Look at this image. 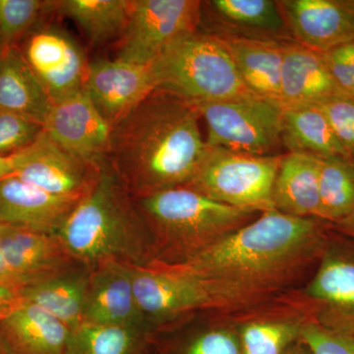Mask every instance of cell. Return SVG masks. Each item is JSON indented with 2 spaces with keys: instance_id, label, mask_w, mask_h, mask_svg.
<instances>
[{
  "instance_id": "cell-31",
  "label": "cell",
  "mask_w": 354,
  "mask_h": 354,
  "mask_svg": "<svg viewBox=\"0 0 354 354\" xmlns=\"http://www.w3.org/2000/svg\"><path fill=\"white\" fill-rule=\"evenodd\" d=\"M299 337L310 354H354V329L324 325L319 321L301 324Z\"/></svg>"
},
{
  "instance_id": "cell-5",
  "label": "cell",
  "mask_w": 354,
  "mask_h": 354,
  "mask_svg": "<svg viewBox=\"0 0 354 354\" xmlns=\"http://www.w3.org/2000/svg\"><path fill=\"white\" fill-rule=\"evenodd\" d=\"M151 64L158 90L193 104L254 95L225 44L199 30L177 39Z\"/></svg>"
},
{
  "instance_id": "cell-11",
  "label": "cell",
  "mask_w": 354,
  "mask_h": 354,
  "mask_svg": "<svg viewBox=\"0 0 354 354\" xmlns=\"http://www.w3.org/2000/svg\"><path fill=\"white\" fill-rule=\"evenodd\" d=\"M44 133L60 148L97 167L109 164L113 129L85 88L55 102Z\"/></svg>"
},
{
  "instance_id": "cell-8",
  "label": "cell",
  "mask_w": 354,
  "mask_h": 354,
  "mask_svg": "<svg viewBox=\"0 0 354 354\" xmlns=\"http://www.w3.org/2000/svg\"><path fill=\"white\" fill-rule=\"evenodd\" d=\"M207 145L254 156H274L281 145L283 106L260 97L197 102Z\"/></svg>"
},
{
  "instance_id": "cell-22",
  "label": "cell",
  "mask_w": 354,
  "mask_h": 354,
  "mask_svg": "<svg viewBox=\"0 0 354 354\" xmlns=\"http://www.w3.org/2000/svg\"><path fill=\"white\" fill-rule=\"evenodd\" d=\"M91 267L76 263L64 271L21 288L22 300L37 305L69 329L83 322Z\"/></svg>"
},
{
  "instance_id": "cell-13",
  "label": "cell",
  "mask_w": 354,
  "mask_h": 354,
  "mask_svg": "<svg viewBox=\"0 0 354 354\" xmlns=\"http://www.w3.org/2000/svg\"><path fill=\"white\" fill-rule=\"evenodd\" d=\"M199 31L216 38L293 41L274 0L202 1Z\"/></svg>"
},
{
  "instance_id": "cell-10",
  "label": "cell",
  "mask_w": 354,
  "mask_h": 354,
  "mask_svg": "<svg viewBox=\"0 0 354 354\" xmlns=\"http://www.w3.org/2000/svg\"><path fill=\"white\" fill-rule=\"evenodd\" d=\"M21 53L53 104L85 88L90 62L80 44L59 26H37Z\"/></svg>"
},
{
  "instance_id": "cell-4",
  "label": "cell",
  "mask_w": 354,
  "mask_h": 354,
  "mask_svg": "<svg viewBox=\"0 0 354 354\" xmlns=\"http://www.w3.org/2000/svg\"><path fill=\"white\" fill-rule=\"evenodd\" d=\"M152 235L155 260L176 264L189 259L259 213L234 208L187 187L134 198Z\"/></svg>"
},
{
  "instance_id": "cell-2",
  "label": "cell",
  "mask_w": 354,
  "mask_h": 354,
  "mask_svg": "<svg viewBox=\"0 0 354 354\" xmlns=\"http://www.w3.org/2000/svg\"><path fill=\"white\" fill-rule=\"evenodd\" d=\"M318 220L265 212L189 259L171 265L264 297L323 252L326 237Z\"/></svg>"
},
{
  "instance_id": "cell-18",
  "label": "cell",
  "mask_w": 354,
  "mask_h": 354,
  "mask_svg": "<svg viewBox=\"0 0 354 354\" xmlns=\"http://www.w3.org/2000/svg\"><path fill=\"white\" fill-rule=\"evenodd\" d=\"M79 202L50 194L16 176L0 181V221L11 227L57 235Z\"/></svg>"
},
{
  "instance_id": "cell-42",
  "label": "cell",
  "mask_w": 354,
  "mask_h": 354,
  "mask_svg": "<svg viewBox=\"0 0 354 354\" xmlns=\"http://www.w3.org/2000/svg\"><path fill=\"white\" fill-rule=\"evenodd\" d=\"M2 53H3V48H2L1 44H0V58H1Z\"/></svg>"
},
{
  "instance_id": "cell-23",
  "label": "cell",
  "mask_w": 354,
  "mask_h": 354,
  "mask_svg": "<svg viewBox=\"0 0 354 354\" xmlns=\"http://www.w3.org/2000/svg\"><path fill=\"white\" fill-rule=\"evenodd\" d=\"M218 39L230 51L246 88L256 97L281 106L283 43L246 39Z\"/></svg>"
},
{
  "instance_id": "cell-26",
  "label": "cell",
  "mask_w": 354,
  "mask_h": 354,
  "mask_svg": "<svg viewBox=\"0 0 354 354\" xmlns=\"http://www.w3.org/2000/svg\"><path fill=\"white\" fill-rule=\"evenodd\" d=\"M131 0H57L58 15L68 18L93 46L118 39L127 26Z\"/></svg>"
},
{
  "instance_id": "cell-9",
  "label": "cell",
  "mask_w": 354,
  "mask_h": 354,
  "mask_svg": "<svg viewBox=\"0 0 354 354\" xmlns=\"http://www.w3.org/2000/svg\"><path fill=\"white\" fill-rule=\"evenodd\" d=\"M199 0H131L118 59L151 64L177 39L198 31Z\"/></svg>"
},
{
  "instance_id": "cell-6",
  "label": "cell",
  "mask_w": 354,
  "mask_h": 354,
  "mask_svg": "<svg viewBox=\"0 0 354 354\" xmlns=\"http://www.w3.org/2000/svg\"><path fill=\"white\" fill-rule=\"evenodd\" d=\"M130 267L135 298L148 327L199 310L232 308L263 298L156 260Z\"/></svg>"
},
{
  "instance_id": "cell-7",
  "label": "cell",
  "mask_w": 354,
  "mask_h": 354,
  "mask_svg": "<svg viewBox=\"0 0 354 354\" xmlns=\"http://www.w3.org/2000/svg\"><path fill=\"white\" fill-rule=\"evenodd\" d=\"M281 158L208 146L196 174L183 187L234 208L259 214L272 211V189Z\"/></svg>"
},
{
  "instance_id": "cell-35",
  "label": "cell",
  "mask_w": 354,
  "mask_h": 354,
  "mask_svg": "<svg viewBox=\"0 0 354 354\" xmlns=\"http://www.w3.org/2000/svg\"><path fill=\"white\" fill-rule=\"evenodd\" d=\"M20 290L12 286L0 285V320L22 304Z\"/></svg>"
},
{
  "instance_id": "cell-20",
  "label": "cell",
  "mask_w": 354,
  "mask_h": 354,
  "mask_svg": "<svg viewBox=\"0 0 354 354\" xmlns=\"http://www.w3.org/2000/svg\"><path fill=\"white\" fill-rule=\"evenodd\" d=\"M70 329L37 305L22 304L0 320L7 354H65Z\"/></svg>"
},
{
  "instance_id": "cell-21",
  "label": "cell",
  "mask_w": 354,
  "mask_h": 354,
  "mask_svg": "<svg viewBox=\"0 0 354 354\" xmlns=\"http://www.w3.org/2000/svg\"><path fill=\"white\" fill-rule=\"evenodd\" d=\"M321 158L302 153L283 155L272 189L276 211L297 218H318Z\"/></svg>"
},
{
  "instance_id": "cell-25",
  "label": "cell",
  "mask_w": 354,
  "mask_h": 354,
  "mask_svg": "<svg viewBox=\"0 0 354 354\" xmlns=\"http://www.w3.org/2000/svg\"><path fill=\"white\" fill-rule=\"evenodd\" d=\"M281 145L288 153L318 158H351L317 106L283 108Z\"/></svg>"
},
{
  "instance_id": "cell-43",
  "label": "cell",
  "mask_w": 354,
  "mask_h": 354,
  "mask_svg": "<svg viewBox=\"0 0 354 354\" xmlns=\"http://www.w3.org/2000/svg\"><path fill=\"white\" fill-rule=\"evenodd\" d=\"M351 95V97H353V99H354V92H353V93H351V95Z\"/></svg>"
},
{
  "instance_id": "cell-16",
  "label": "cell",
  "mask_w": 354,
  "mask_h": 354,
  "mask_svg": "<svg viewBox=\"0 0 354 354\" xmlns=\"http://www.w3.org/2000/svg\"><path fill=\"white\" fill-rule=\"evenodd\" d=\"M306 292L321 306L319 322L354 329V242H326Z\"/></svg>"
},
{
  "instance_id": "cell-12",
  "label": "cell",
  "mask_w": 354,
  "mask_h": 354,
  "mask_svg": "<svg viewBox=\"0 0 354 354\" xmlns=\"http://www.w3.org/2000/svg\"><path fill=\"white\" fill-rule=\"evenodd\" d=\"M157 88L152 64L114 58L88 64L85 90L111 129Z\"/></svg>"
},
{
  "instance_id": "cell-29",
  "label": "cell",
  "mask_w": 354,
  "mask_h": 354,
  "mask_svg": "<svg viewBox=\"0 0 354 354\" xmlns=\"http://www.w3.org/2000/svg\"><path fill=\"white\" fill-rule=\"evenodd\" d=\"M57 12V0H0V43L3 50L29 34L50 14Z\"/></svg>"
},
{
  "instance_id": "cell-14",
  "label": "cell",
  "mask_w": 354,
  "mask_h": 354,
  "mask_svg": "<svg viewBox=\"0 0 354 354\" xmlns=\"http://www.w3.org/2000/svg\"><path fill=\"white\" fill-rule=\"evenodd\" d=\"M102 167L60 148L44 130L14 176L50 194L81 200L95 187Z\"/></svg>"
},
{
  "instance_id": "cell-32",
  "label": "cell",
  "mask_w": 354,
  "mask_h": 354,
  "mask_svg": "<svg viewBox=\"0 0 354 354\" xmlns=\"http://www.w3.org/2000/svg\"><path fill=\"white\" fill-rule=\"evenodd\" d=\"M44 133V125L0 108V156H10L31 147Z\"/></svg>"
},
{
  "instance_id": "cell-17",
  "label": "cell",
  "mask_w": 354,
  "mask_h": 354,
  "mask_svg": "<svg viewBox=\"0 0 354 354\" xmlns=\"http://www.w3.org/2000/svg\"><path fill=\"white\" fill-rule=\"evenodd\" d=\"M83 321L148 330L135 298L129 264L106 261L91 267Z\"/></svg>"
},
{
  "instance_id": "cell-36",
  "label": "cell",
  "mask_w": 354,
  "mask_h": 354,
  "mask_svg": "<svg viewBox=\"0 0 354 354\" xmlns=\"http://www.w3.org/2000/svg\"><path fill=\"white\" fill-rule=\"evenodd\" d=\"M29 148L14 155L0 156V181L15 176L20 165L24 162Z\"/></svg>"
},
{
  "instance_id": "cell-41",
  "label": "cell",
  "mask_w": 354,
  "mask_h": 354,
  "mask_svg": "<svg viewBox=\"0 0 354 354\" xmlns=\"http://www.w3.org/2000/svg\"><path fill=\"white\" fill-rule=\"evenodd\" d=\"M11 225H6V223H1L0 221V236H1L2 234H6V232H8L9 230H10Z\"/></svg>"
},
{
  "instance_id": "cell-28",
  "label": "cell",
  "mask_w": 354,
  "mask_h": 354,
  "mask_svg": "<svg viewBox=\"0 0 354 354\" xmlns=\"http://www.w3.org/2000/svg\"><path fill=\"white\" fill-rule=\"evenodd\" d=\"M319 220L337 223L354 212V160L321 158Z\"/></svg>"
},
{
  "instance_id": "cell-34",
  "label": "cell",
  "mask_w": 354,
  "mask_h": 354,
  "mask_svg": "<svg viewBox=\"0 0 354 354\" xmlns=\"http://www.w3.org/2000/svg\"><path fill=\"white\" fill-rule=\"evenodd\" d=\"M184 354H241V342L227 330H211L192 339Z\"/></svg>"
},
{
  "instance_id": "cell-39",
  "label": "cell",
  "mask_w": 354,
  "mask_h": 354,
  "mask_svg": "<svg viewBox=\"0 0 354 354\" xmlns=\"http://www.w3.org/2000/svg\"><path fill=\"white\" fill-rule=\"evenodd\" d=\"M0 285L15 286L13 285L10 274H9L8 269H7L6 262H4V258L3 255H2L1 249H0Z\"/></svg>"
},
{
  "instance_id": "cell-24",
  "label": "cell",
  "mask_w": 354,
  "mask_h": 354,
  "mask_svg": "<svg viewBox=\"0 0 354 354\" xmlns=\"http://www.w3.org/2000/svg\"><path fill=\"white\" fill-rule=\"evenodd\" d=\"M53 102L16 46L0 58V108L44 125Z\"/></svg>"
},
{
  "instance_id": "cell-44",
  "label": "cell",
  "mask_w": 354,
  "mask_h": 354,
  "mask_svg": "<svg viewBox=\"0 0 354 354\" xmlns=\"http://www.w3.org/2000/svg\"><path fill=\"white\" fill-rule=\"evenodd\" d=\"M0 354H1V353H0Z\"/></svg>"
},
{
  "instance_id": "cell-1",
  "label": "cell",
  "mask_w": 354,
  "mask_h": 354,
  "mask_svg": "<svg viewBox=\"0 0 354 354\" xmlns=\"http://www.w3.org/2000/svg\"><path fill=\"white\" fill-rule=\"evenodd\" d=\"M196 104L156 88L113 129L109 162L133 198L183 187L207 150Z\"/></svg>"
},
{
  "instance_id": "cell-27",
  "label": "cell",
  "mask_w": 354,
  "mask_h": 354,
  "mask_svg": "<svg viewBox=\"0 0 354 354\" xmlns=\"http://www.w3.org/2000/svg\"><path fill=\"white\" fill-rule=\"evenodd\" d=\"M147 330L83 321L70 329L65 354H142Z\"/></svg>"
},
{
  "instance_id": "cell-38",
  "label": "cell",
  "mask_w": 354,
  "mask_h": 354,
  "mask_svg": "<svg viewBox=\"0 0 354 354\" xmlns=\"http://www.w3.org/2000/svg\"><path fill=\"white\" fill-rule=\"evenodd\" d=\"M337 228L354 241V212L344 220L335 223Z\"/></svg>"
},
{
  "instance_id": "cell-33",
  "label": "cell",
  "mask_w": 354,
  "mask_h": 354,
  "mask_svg": "<svg viewBox=\"0 0 354 354\" xmlns=\"http://www.w3.org/2000/svg\"><path fill=\"white\" fill-rule=\"evenodd\" d=\"M315 106L322 111L342 148L354 160L353 97L339 95Z\"/></svg>"
},
{
  "instance_id": "cell-3",
  "label": "cell",
  "mask_w": 354,
  "mask_h": 354,
  "mask_svg": "<svg viewBox=\"0 0 354 354\" xmlns=\"http://www.w3.org/2000/svg\"><path fill=\"white\" fill-rule=\"evenodd\" d=\"M57 235L67 252L88 267L106 261L145 266L155 260L150 230L109 162Z\"/></svg>"
},
{
  "instance_id": "cell-30",
  "label": "cell",
  "mask_w": 354,
  "mask_h": 354,
  "mask_svg": "<svg viewBox=\"0 0 354 354\" xmlns=\"http://www.w3.org/2000/svg\"><path fill=\"white\" fill-rule=\"evenodd\" d=\"M301 325L276 322H251L242 327L241 354H283L300 334Z\"/></svg>"
},
{
  "instance_id": "cell-40",
  "label": "cell",
  "mask_w": 354,
  "mask_h": 354,
  "mask_svg": "<svg viewBox=\"0 0 354 354\" xmlns=\"http://www.w3.org/2000/svg\"><path fill=\"white\" fill-rule=\"evenodd\" d=\"M286 354H310L309 351H305L302 348H292L290 349Z\"/></svg>"
},
{
  "instance_id": "cell-15",
  "label": "cell",
  "mask_w": 354,
  "mask_h": 354,
  "mask_svg": "<svg viewBox=\"0 0 354 354\" xmlns=\"http://www.w3.org/2000/svg\"><path fill=\"white\" fill-rule=\"evenodd\" d=\"M291 38L311 50L326 53L354 39V1L279 0Z\"/></svg>"
},
{
  "instance_id": "cell-19",
  "label": "cell",
  "mask_w": 354,
  "mask_h": 354,
  "mask_svg": "<svg viewBox=\"0 0 354 354\" xmlns=\"http://www.w3.org/2000/svg\"><path fill=\"white\" fill-rule=\"evenodd\" d=\"M344 94L346 93L330 75L322 53L295 41L283 43L281 77L283 108L315 106Z\"/></svg>"
},
{
  "instance_id": "cell-37",
  "label": "cell",
  "mask_w": 354,
  "mask_h": 354,
  "mask_svg": "<svg viewBox=\"0 0 354 354\" xmlns=\"http://www.w3.org/2000/svg\"><path fill=\"white\" fill-rule=\"evenodd\" d=\"M335 48L341 53L342 57L344 58L354 73V39L348 43L339 44L335 46Z\"/></svg>"
}]
</instances>
